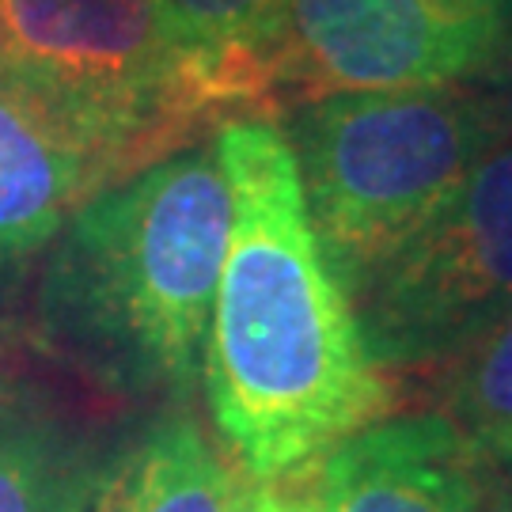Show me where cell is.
Segmentation results:
<instances>
[{
	"instance_id": "obj_16",
	"label": "cell",
	"mask_w": 512,
	"mask_h": 512,
	"mask_svg": "<svg viewBox=\"0 0 512 512\" xmlns=\"http://www.w3.org/2000/svg\"><path fill=\"white\" fill-rule=\"evenodd\" d=\"M490 459H501V463H509V467H512V440H505V444H501Z\"/></svg>"
},
{
	"instance_id": "obj_11",
	"label": "cell",
	"mask_w": 512,
	"mask_h": 512,
	"mask_svg": "<svg viewBox=\"0 0 512 512\" xmlns=\"http://www.w3.org/2000/svg\"><path fill=\"white\" fill-rule=\"evenodd\" d=\"M99 471L73 429L0 406V512H88Z\"/></svg>"
},
{
	"instance_id": "obj_14",
	"label": "cell",
	"mask_w": 512,
	"mask_h": 512,
	"mask_svg": "<svg viewBox=\"0 0 512 512\" xmlns=\"http://www.w3.org/2000/svg\"><path fill=\"white\" fill-rule=\"evenodd\" d=\"M475 88H478V95L486 99V107L494 110L505 141H512V42H509V50L501 54V61L478 80Z\"/></svg>"
},
{
	"instance_id": "obj_15",
	"label": "cell",
	"mask_w": 512,
	"mask_h": 512,
	"mask_svg": "<svg viewBox=\"0 0 512 512\" xmlns=\"http://www.w3.org/2000/svg\"><path fill=\"white\" fill-rule=\"evenodd\" d=\"M8 76V38H4V23H0V80Z\"/></svg>"
},
{
	"instance_id": "obj_8",
	"label": "cell",
	"mask_w": 512,
	"mask_h": 512,
	"mask_svg": "<svg viewBox=\"0 0 512 512\" xmlns=\"http://www.w3.org/2000/svg\"><path fill=\"white\" fill-rule=\"evenodd\" d=\"M486 452L444 414L380 418L319 456L327 512H486Z\"/></svg>"
},
{
	"instance_id": "obj_1",
	"label": "cell",
	"mask_w": 512,
	"mask_h": 512,
	"mask_svg": "<svg viewBox=\"0 0 512 512\" xmlns=\"http://www.w3.org/2000/svg\"><path fill=\"white\" fill-rule=\"evenodd\" d=\"M217 152L232 232L205 338V395L247 478H270L391 418L395 387L311 236L285 129L232 118Z\"/></svg>"
},
{
	"instance_id": "obj_7",
	"label": "cell",
	"mask_w": 512,
	"mask_h": 512,
	"mask_svg": "<svg viewBox=\"0 0 512 512\" xmlns=\"http://www.w3.org/2000/svg\"><path fill=\"white\" fill-rule=\"evenodd\" d=\"M148 160L61 103L0 80V262L46 247L103 190Z\"/></svg>"
},
{
	"instance_id": "obj_12",
	"label": "cell",
	"mask_w": 512,
	"mask_h": 512,
	"mask_svg": "<svg viewBox=\"0 0 512 512\" xmlns=\"http://www.w3.org/2000/svg\"><path fill=\"white\" fill-rule=\"evenodd\" d=\"M448 365L440 414L494 456L512 440V311Z\"/></svg>"
},
{
	"instance_id": "obj_17",
	"label": "cell",
	"mask_w": 512,
	"mask_h": 512,
	"mask_svg": "<svg viewBox=\"0 0 512 512\" xmlns=\"http://www.w3.org/2000/svg\"><path fill=\"white\" fill-rule=\"evenodd\" d=\"M486 512H512V501H501V505H494V509H486Z\"/></svg>"
},
{
	"instance_id": "obj_3",
	"label": "cell",
	"mask_w": 512,
	"mask_h": 512,
	"mask_svg": "<svg viewBox=\"0 0 512 512\" xmlns=\"http://www.w3.org/2000/svg\"><path fill=\"white\" fill-rule=\"evenodd\" d=\"M311 236L357 296L505 133L475 84L315 99L285 129Z\"/></svg>"
},
{
	"instance_id": "obj_6",
	"label": "cell",
	"mask_w": 512,
	"mask_h": 512,
	"mask_svg": "<svg viewBox=\"0 0 512 512\" xmlns=\"http://www.w3.org/2000/svg\"><path fill=\"white\" fill-rule=\"evenodd\" d=\"M512 42V0H285L274 84L300 107L353 92L478 84Z\"/></svg>"
},
{
	"instance_id": "obj_13",
	"label": "cell",
	"mask_w": 512,
	"mask_h": 512,
	"mask_svg": "<svg viewBox=\"0 0 512 512\" xmlns=\"http://www.w3.org/2000/svg\"><path fill=\"white\" fill-rule=\"evenodd\" d=\"M315 463H304V467H293V471H281L270 478H251L239 490L236 512H327L323 494H319Z\"/></svg>"
},
{
	"instance_id": "obj_4",
	"label": "cell",
	"mask_w": 512,
	"mask_h": 512,
	"mask_svg": "<svg viewBox=\"0 0 512 512\" xmlns=\"http://www.w3.org/2000/svg\"><path fill=\"white\" fill-rule=\"evenodd\" d=\"M8 76L133 145L148 164L213 122L152 0H0Z\"/></svg>"
},
{
	"instance_id": "obj_2",
	"label": "cell",
	"mask_w": 512,
	"mask_h": 512,
	"mask_svg": "<svg viewBox=\"0 0 512 512\" xmlns=\"http://www.w3.org/2000/svg\"><path fill=\"white\" fill-rule=\"evenodd\" d=\"M232 186L217 141L103 190L57 236L38 315L46 338L118 391H190L202 372Z\"/></svg>"
},
{
	"instance_id": "obj_9",
	"label": "cell",
	"mask_w": 512,
	"mask_h": 512,
	"mask_svg": "<svg viewBox=\"0 0 512 512\" xmlns=\"http://www.w3.org/2000/svg\"><path fill=\"white\" fill-rule=\"evenodd\" d=\"M171 50L202 110L217 122L228 114L277 103L274 61L285 0H152Z\"/></svg>"
},
{
	"instance_id": "obj_5",
	"label": "cell",
	"mask_w": 512,
	"mask_h": 512,
	"mask_svg": "<svg viewBox=\"0 0 512 512\" xmlns=\"http://www.w3.org/2000/svg\"><path fill=\"white\" fill-rule=\"evenodd\" d=\"M357 323L376 368L448 365L512 311V141L497 145L395 251Z\"/></svg>"
},
{
	"instance_id": "obj_10",
	"label": "cell",
	"mask_w": 512,
	"mask_h": 512,
	"mask_svg": "<svg viewBox=\"0 0 512 512\" xmlns=\"http://www.w3.org/2000/svg\"><path fill=\"white\" fill-rule=\"evenodd\" d=\"M239 478L194 418H164L99 471L88 512H236Z\"/></svg>"
}]
</instances>
